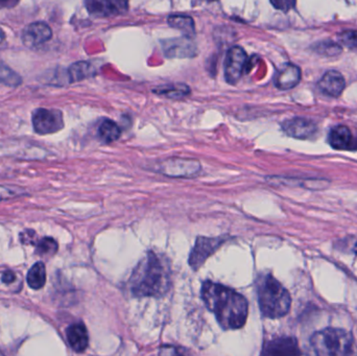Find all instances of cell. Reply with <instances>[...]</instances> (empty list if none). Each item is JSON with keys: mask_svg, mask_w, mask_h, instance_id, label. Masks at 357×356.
<instances>
[{"mask_svg": "<svg viewBox=\"0 0 357 356\" xmlns=\"http://www.w3.org/2000/svg\"><path fill=\"white\" fill-rule=\"evenodd\" d=\"M202 299L214 314L222 330H239L245 326L249 314V303L243 295L222 284L204 282Z\"/></svg>", "mask_w": 357, "mask_h": 356, "instance_id": "obj_1", "label": "cell"}, {"mask_svg": "<svg viewBox=\"0 0 357 356\" xmlns=\"http://www.w3.org/2000/svg\"><path fill=\"white\" fill-rule=\"evenodd\" d=\"M130 292L134 297H161L171 286V271L162 257L149 252L130 278Z\"/></svg>", "mask_w": 357, "mask_h": 356, "instance_id": "obj_2", "label": "cell"}, {"mask_svg": "<svg viewBox=\"0 0 357 356\" xmlns=\"http://www.w3.org/2000/svg\"><path fill=\"white\" fill-rule=\"evenodd\" d=\"M258 303L264 317L278 319L291 309V298L287 288L272 275L262 276L258 280Z\"/></svg>", "mask_w": 357, "mask_h": 356, "instance_id": "obj_3", "label": "cell"}, {"mask_svg": "<svg viewBox=\"0 0 357 356\" xmlns=\"http://www.w3.org/2000/svg\"><path fill=\"white\" fill-rule=\"evenodd\" d=\"M314 353L323 356H343L351 353L354 338L340 328H326L316 332L310 340Z\"/></svg>", "mask_w": 357, "mask_h": 356, "instance_id": "obj_4", "label": "cell"}, {"mask_svg": "<svg viewBox=\"0 0 357 356\" xmlns=\"http://www.w3.org/2000/svg\"><path fill=\"white\" fill-rule=\"evenodd\" d=\"M226 240L222 238H197L189 256V265L192 268V270L197 271L204 263L224 245Z\"/></svg>", "mask_w": 357, "mask_h": 356, "instance_id": "obj_5", "label": "cell"}, {"mask_svg": "<svg viewBox=\"0 0 357 356\" xmlns=\"http://www.w3.org/2000/svg\"><path fill=\"white\" fill-rule=\"evenodd\" d=\"M33 125L35 131L41 135L56 133L64 127L62 112L54 109H38L33 114Z\"/></svg>", "mask_w": 357, "mask_h": 356, "instance_id": "obj_6", "label": "cell"}, {"mask_svg": "<svg viewBox=\"0 0 357 356\" xmlns=\"http://www.w3.org/2000/svg\"><path fill=\"white\" fill-rule=\"evenodd\" d=\"M247 62V54L241 46H233L228 50L225 60V79L227 83L234 85L241 79Z\"/></svg>", "mask_w": 357, "mask_h": 356, "instance_id": "obj_7", "label": "cell"}, {"mask_svg": "<svg viewBox=\"0 0 357 356\" xmlns=\"http://www.w3.org/2000/svg\"><path fill=\"white\" fill-rule=\"evenodd\" d=\"M86 8L92 16L110 18L125 14L129 10V0H86Z\"/></svg>", "mask_w": 357, "mask_h": 356, "instance_id": "obj_8", "label": "cell"}, {"mask_svg": "<svg viewBox=\"0 0 357 356\" xmlns=\"http://www.w3.org/2000/svg\"><path fill=\"white\" fill-rule=\"evenodd\" d=\"M163 52L169 59L193 58L197 56V46L191 41V38L183 36L176 39L162 41Z\"/></svg>", "mask_w": 357, "mask_h": 356, "instance_id": "obj_9", "label": "cell"}, {"mask_svg": "<svg viewBox=\"0 0 357 356\" xmlns=\"http://www.w3.org/2000/svg\"><path fill=\"white\" fill-rule=\"evenodd\" d=\"M282 129L291 137L298 138V139H308L317 133L318 127H317L316 123L310 119L296 117V118L284 121L282 123Z\"/></svg>", "mask_w": 357, "mask_h": 356, "instance_id": "obj_10", "label": "cell"}, {"mask_svg": "<svg viewBox=\"0 0 357 356\" xmlns=\"http://www.w3.org/2000/svg\"><path fill=\"white\" fill-rule=\"evenodd\" d=\"M331 146L335 150H357V136L346 125H337L331 130L328 136Z\"/></svg>", "mask_w": 357, "mask_h": 356, "instance_id": "obj_11", "label": "cell"}, {"mask_svg": "<svg viewBox=\"0 0 357 356\" xmlns=\"http://www.w3.org/2000/svg\"><path fill=\"white\" fill-rule=\"evenodd\" d=\"M52 36V29L46 23H31L23 31V43L29 47H36L47 42Z\"/></svg>", "mask_w": 357, "mask_h": 356, "instance_id": "obj_12", "label": "cell"}, {"mask_svg": "<svg viewBox=\"0 0 357 356\" xmlns=\"http://www.w3.org/2000/svg\"><path fill=\"white\" fill-rule=\"evenodd\" d=\"M199 163L193 160L172 159L163 164V173L172 177H190L199 171Z\"/></svg>", "mask_w": 357, "mask_h": 356, "instance_id": "obj_13", "label": "cell"}, {"mask_svg": "<svg viewBox=\"0 0 357 356\" xmlns=\"http://www.w3.org/2000/svg\"><path fill=\"white\" fill-rule=\"evenodd\" d=\"M323 93L331 98H337L343 93L346 87V81L339 71H327L318 84Z\"/></svg>", "mask_w": 357, "mask_h": 356, "instance_id": "obj_14", "label": "cell"}, {"mask_svg": "<svg viewBox=\"0 0 357 356\" xmlns=\"http://www.w3.org/2000/svg\"><path fill=\"white\" fill-rule=\"evenodd\" d=\"M301 81V70L294 64H285L275 75L274 83L278 89L289 90Z\"/></svg>", "mask_w": 357, "mask_h": 356, "instance_id": "obj_15", "label": "cell"}, {"mask_svg": "<svg viewBox=\"0 0 357 356\" xmlns=\"http://www.w3.org/2000/svg\"><path fill=\"white\" fill-rule=\"evenodd\" d=\"M264 355H300L295 339L285 338L272 341L264 346Z\"/></svg>", "mask_w": 357, "mask_h": 356, "instance_id": "obj_16", "label": "cell"}, {"mask_svg": "<svg viewBox=\"0 0 357 356\" xmlns=\"http://www.w3.org/2000/svg\"><path fill=\"white\" fill-rule=\"evenodd\" d=\"M67 340L73 350L83 353L89 345V336L84 324L77 323L69 326L66 332Z\"/></svg>", "mask_w": 357, "mask_h": 356, "instance_id": "obj_17", "label": "cell"}, {"mask_svg": "<svg viewBox=\"0 0 357 356\" xmlns=\"http://www.w3.org/2000/svg\"><path fill=\"white\" fill-rule=\"evenodd\" d=\"M167 23L173 29L182 31L183 36L188 38L195 37V21L190 16L186 15H171L167 19Z\"/></svg>", "mask_w": 357, "mask_h": 356, "instance_id": "obj_18", "label": "cell"}, {"mask_svg": "<svg viewBox=\"0 0 357 356\" xmlns=\"http://www.w3.org/2000/svg\"><path fill=\"white\" fill-rule=\"evenodd\" d=\"M68 73L71 83H75V82H81L83 79L94 77L96 70L93 65L81 61V62H77L71 65L68 68Z\"/></svg>", "mask_w": 357, "mask_h": 356, "instance_id": "obj_19", "label": "cell"}, {"mask_svg": "<svg viewBox=\"0 0 357 356\" xmlns=\"http://www.w3.org/2000/svg\"><path fill=\"white\" fill-rule=\"evenodd\" d=\"M153 92L173 100H180L190 94V88L186 84H172V85L158 86L153 89Z\"/></svg>", "mask_w": 357, "mask_h": 356, "instance_id": "obj_20", "label": "cell"}, {"mask_svg": "<svg viewBox=\"0 0 357 356\" xmlns=\"http://www.w3.org/2000/svg\"><path fill=\"white\" fill-rule=\"evenodd\" d=\"M121 127L110 119H105L98 127V136L106 144L116 141L121 137Z\"/></svg>", "mask_w": 357, "mask_h": 356, "instance_id": "obj_21", "label": "cell"}, {"mask_svg": "<svg viewBox=\"0 0 357 356\" xmlns=\"http://www.w3.org/2000/svg\"><path fill=\"white\" fill-rule=\"evenodd\" d=\"M46 282V269L43 263H37L27 274V284L33 290H40Z\"/></svg>", "mask_w": 357, "mask_h": 356, "instance_id": "obj_22", "label": "cell"}, {"mask_svg": "<svg viewBox=\"0 0 357 356\" xmlns=\"http://www.w3.org/2000/svg\"><path fill=\"white\" fill-rule=\"evenodd\" d=\"M314 49L316 50V52H318V54L325 56H335L342 52L341 46L333 41L318 42V43L314 46Z\"/></svg>", "mask_w": 357, "mask_h": 356, "instance_id": "obj_23", "label": "cell"}, {"mask_svg": "<svg viewBox=\"0 0 357 356\" xmlns=\"http://www.w3.org/2000/svg\"><path fill=\"white\" fill-rule=\"evenodd\" d=\"M0 82L6 84V85L16 87V86L20 85L22 79L10 67L0 63Z\"/></svg>", "mask_w": 357, "mask_h": 356, "instance_id": "obj_24", "label": "cell"}, {"mask_svg": "<svg viewBox=\"0 0 357 356\" xmlns=\"http://www.w3.org/2000/svg\"><path fill=\"white\" fill-rule=\"evenodd\" d=\"M58 251V244L52 238H45L39 242L37 253L41 255H54Z\"/></svg>", "mask_w": 357, "mask_h": 356, "instance_id": "obj_25", "label": "cell"}, {"mask_svg": "<svg viewBox=\"0 0 357 356\" xmlns=\"http://www.w3.org/2000/svg\"><path fill=\"white\" fill-rule=\"evenodd\" d=\"M339 40L343 45L351 49H357V31L348 29L340 33Z\"/></svg>", "mask_w": 357, "mask_h": 356, "instance_id": "obj_26", "label": "cell"}, {"mask_svg": "<svg viewBox=\"0 0 357 356\" xmlns=\"http://www.w3.org/2000/svg\"><path fill=\"white\" fill-rule=\"evenodd\" d=\"M272 6L277 10L287 13L291 8H295L297 0H270Z\"/></svg>", "mask_w": 357, "mask_h": 356, "instance_id": "obj_27", "label": "cell"}, {"mask_svg": "<svg viewBox=\"0 0 357 356\" xmlns=\"http://www.w3.org/2000/svg\"><path fill=\"white\" fill-rule=\"evenodd\" d=\"M1 279L3 284H12V282H14L15 279H16V276H15L13 272H6V273L2 275Z\"/></svg>", "mask_w": 357, "mask_h": 356, "instance_id": "obj_28", "label": "cell"}, {"mask_svg": "<svg viewBox=\"0 0 357 356\" xmlns=\"http://www.w3.org/2000/svg\"><path fill=\"white\" fill-rule=\"evenodd\" d=\"M19 0H0V8H10L16 6Z\"/></svg>", "mask_w": 357, "mask_h": 356, "instance_id": "obj_29", "label": "cell"}, {"mask_svg": "<svg viewBox=\"0 0 357 356\" xmlns=\"http://www.w3.org/2000/svg\"><path fill=\"white\" fill-rule=\"evenodd\" d=\"M4 40V33L2 31L1 27H0V44L2 43V41Z\"/></svg>", "mask_w": 357, "mask_h": 356, "instance_id": "obj_30", "label": "cell"}, {"mask_svg": "<svg viewBox=\"0 0 357 356\" xmlns=\"http://www.w3.org/2000/svg\"><path fill=\"white\" fill-rule=\"evenodd\" d=\"M206 1H208V2H214V1H218V0H206Z\"/></svg>", "mask_w": 357, "mask_h": 356, "instance_id": "obj_31", "label": "cell"}, {"mask_svg": "<svg viewBox=\"0 0 357 356\" xmlns=\"http://www.w3.org/2000/svg\"><path fill=\"white\" fill-rule=\"evenodd\" d=\"M357 247V246H356Z\"/></svg>", "mask_w": 357, "mask_h": 356, "instance_id": "obj_32", "label": "cell"}]
</instances>
